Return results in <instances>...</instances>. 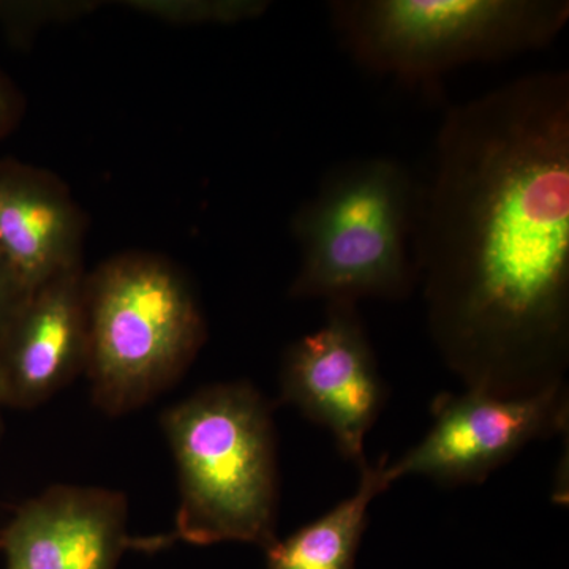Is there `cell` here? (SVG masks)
<instances>
[{"mask_svg":"<svg viewBox=\"0 0 569 569\" xmlns=\"http://www.w3.org/2000/svg\"><path fill=\"white\" fill-rule=\"evenodd\" d=\"M89 318L84 263L33 288L0 337L2 407L36 408L86 373Z\"/></svg>","mask_w":569,"mask_h":569,"instance_id":"cell-9","label":"cell"},{"mask_svg":"<svg viewBox=\"0 0 569 569\" xmlns=\"http://www.w3.org/2000/svg\"><path fill=\"white\" fill-rule=\"evenodd\" d=\"M123 9L173 26H236L258 20L266 0H126Z\"/></svg>","mask_w":569,"mask_h":569,"instance_id":"cell-12","label":"cell"},{"mask_svg":"<svg viewBox=\"0 0 569 569\" xmlns=\"http://www.w3.org/2000/svg\"><path fill=\"white\" fill-rule=\"evenodd\" d=\"M0 410H2V407H0ZM0 436H2V417H0Z\"/></svg>","mask_w":569,"mask_h":569,"instance_id":"cell-16","label":"cell"},{"mask_svg":"<svg viewBox=\"0 0 569 569\" xmlns=\"http://www.w3.org/2000/svg\"><path fill=\"white\" fill-rule=\"evenodd\" d=\"M31 291L17 274L9 260L0 252V337L24 306Z\"/></svg>","mask_w":569,"mask_h":569,"instance_id":"cell-14","label":"cell"},{"mask_svg":"<svg viewBox=\"0 0 569 569\" xmlns=\"http://www.w3.org/2000/svg\"><path fill=\"white\" fill-rule=\"evenodd\" d=\"M413 261L430 339L467 389L567 383L568 71L449 108L418 182Z\"/></svg>","mask_w":569,"mask_h":569,"instance_id":"cell-1","label":"cell"},{"mask_svg":"<svg viewBox=\"0 0 569 569\" xmlns=\"http://www.w3.org/2000/svg\"><path fill=\"white\" fill-rule=\"evenodd\" d=\"M417 194L411 171L391 157H362L328 171L291 219L301 260L290 298L356 306L407 299L418 287Z\"/></svg>","mask_w":569,"mask_h":569,"instance_id":"cell-3","label":"cell"},{"mask_svg":"<svg viewBox=\"0 0 569 569\" xmlns=\"http://www.w3.org/2000/svg\"><path fill=\"white\" fill-rule=\"evenodd\" d=\"M178 468L176 541L277 539L279 460L272 407L249 381L200 389L160 418Z\"/></svg>","mask_w":569,"mask_h":569,"instance_id":"cell-2","label":"cell"},{"mask_svg":"<svg viewBox=\"0 0 569 569\" xmlns=\"http://www.w3.org/2000/svg\"><path fill=\"white\" fill-rule=\"evenodd\" d=\"M121 490L56 485L20 505L0 529L6 569H118L126 550L159 552L173 535L132 537Z\"/></svg>","mask_w":569,"mask_h":569,"instance_id":"cell-8","label":"cell"},{"mask_svg":"<svg viewBox=\"0 0 569 569\" xmlns=\"http://www.w3.org/2000/svg\"><path fill=\"white\" fill-rule=\"evenodd\" d=\"M100 7L96 0H0V32L28 44L44 29L81 20Z\"/></svg>","mask_w":569,"mask_h":569,"instance_id":"cell-13","label":"cell"},{"mask_svg":"<svg viewBox=\"0 0 569 569\" xmlns=\"http://www.w3.org/2000/svg\"><path fill=\"white\" fill-rule=\"evenodd\" d=\"M388 456L359 468L358 488L323 516L264 549L268 569H355L367 512L391 488Z\"/></svg>","mask_w":569,"mask_h":569,"instance_id":"cell-11","label":"cell"},{"mask_svg":"<svg viewBox=\"0 0 569 569\" xmlns=\"http://www.w3.org/2000/svg\"><path fill=\"white\" fill-rule=\"evenodd\" d=\"M568 385L519 397L479 389L441 395L433 425L402 458L387 466L389 482L421 477L441 486L481 485L537 440L567 432Z\"/></svg>","mask_w":569,"mask_h":569,"instance_id":"cell-6","label":"cell"},{"mask_svg":"<svg viewBox=\"0 0 569 569\" xmlns=\"http://www.w3.org/2000/svg\"><path fill=\"white\" fill-rule=\"evenodd\" d=\"M329 22L356 66L408 86L550 47L567 0H336Z\"/></svg>","mask_w":569,"mask_h":569,"instance_id":"cell-5","label":"cell"},{"mask_svg":"<svg viewBox=\"0 0 569 569\" xmlns=\"http://www.w3.org/2000/svg\"><path fill=\"white\" fill-rule=\"evenodd\" d=\"M93 406L122 417L182 378L208 339L192 284L167 258L126 252L86 274Z\"/></svg>","mask_w":569,"mask_h":569,"instance_id":"cell-4","label":"cell"},{"mask_svg":"<svg viewBox=\"0 0 569 569\" xmlns=\"http://www.w3.org/2000/svg\"><path fill=\"white\" fill-rule=\"evenodd\" d=\"M0 407H2V392H0Z\"/></svg>","mask_w":569,"mask_h":569,"instance_id":"cell-17","label":"cell"},{"mask_svg":"<svg viewBox=\"0 0 569 569\" xmlns=\"http://www.w3.org/2000/svg\"><path fill=\"white\" fill-rule=\"evenodd\" d=\"M388 399L358 306L326 305L316 331L284 350L280 402L331 432L337 451L361 468L366 437Z\"/></svg>","mask_w":569,"mask_h":569,"instance_id":"cell-7","label":"cell"},{"mask_svg":"<svg viewBox=\"0 0 569 569\" xmlns=\"http://www.w3.org/2000/svg\"><path fill=\"white\" fill-rule=\"evenodd\" d=\"M88 220L59 176L0 160V252L29 291L82 264Z\"/></svg>","mask_w":569,"mask_h":569,"instance_id":"cell-10","label":"cell"},{"mask_svg":"<svg viewBox=\"0 0 569 569\" xmlns=\"http://www.w3.org/2000/svg\"><path fill=\"white\" fill-rule=\"evenodd\" d=\"M24 111L26 102L20 89L0 69V141L20 126Z\"/></svg>","mask_w":569,"mask_h":569,"instance_id":"cell-15","label":"cell"}]
</instances>
